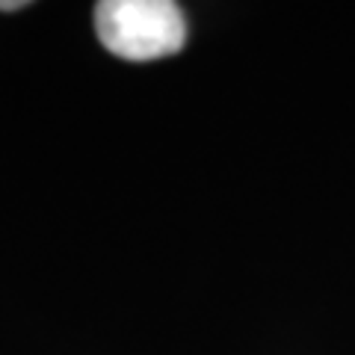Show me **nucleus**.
Wrapping results in <instances>:
<instances>
[{
  "instance_id": "f03ea898",
  "label": "nucleus",
  "mask_w": 355,
  "mask_h": 355,
  "mask_svg": "<svg viewBox=\"0 0 355 355\" xmlns=\"http://www.w3.org/2000/svg\"><path fill=\"white\" fill-rule=\"evenodd\" d=\"M27 3L24 0H0V9H3V12H15V9H24Z\"/></svg>"
},
{
  "instance_id": "f257e3e1",
  "label": "nucleus",
  "mask_w": 355,
  "mask_h": 355,
  "mask_svg": "<svg viewBox=\"0 0 355 355\" xmlns=\"http://www.w3.org/2000/svg\"><path fill=\"white\" fill-rule=\"evenodd\" d=\"M95 33L110 53L148 62L184 48L187 18L172 0H101L95 6Z\"/></svg>"
}]
</instances>
